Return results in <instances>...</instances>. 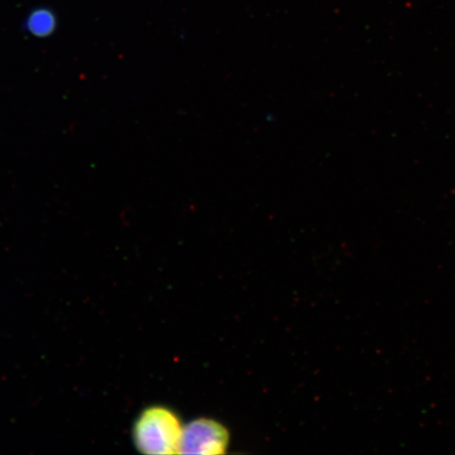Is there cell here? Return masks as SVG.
Wrapping results in <instances>:
<instances>
[{
  "mask_svg": "<svg viewBox=\"0 0 455 455\" xmlns=\"http://www.w3.org/2000/svg\"><path fill=\"white\" fill-rule=\"evenodd\" d=\"M184 426L178 414L164 406H152L136 419L133 439L136 448L145 454L180 453Z\"/></svg>",
  "mask_w": 455,
  "mask_h": 455,
  "instance_id": "obj_1",
  "label": "cell"
},
{
  "mask_svg": "<svg viewBox=\"0 0 455 455\" xmlns=\"http://www.w3.org/2000/svg\"><path fill=\"white\" fill-rule=\"evenodd\" d=\"M229 431L212 419H197L184 426L180 454H225L229 446Z\"/></svg>",
  "mask_w": 455,
  "mask_h": 455,
  "instance_id": "obj_2",
  "label": "cell"
},
{
  "mask_svg": "<svg viewBox=\"0 0 455 455\" xmlns=\"http://www.w3.org/2000/svg\"><path fill=\"white\" fill-rule=\"evenodd\" d=\"M56 27L55 16L47 9L33 11L27 20L28 30L33 36L44 37L53 33Z\"/></svg>",
  "mask_w": 455,
  "mask_h": 455,
  "instance_id": "obj_3",
  "label": "cell"
}]
</instances>
